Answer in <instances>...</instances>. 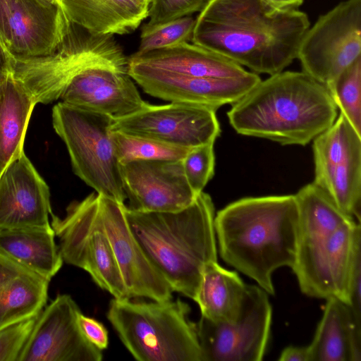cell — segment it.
<instances>
[{
	"label": "cell",
	"instance_id": "cell-8",
	"mask_svg": "<svg viewBox=\"0 0 361 361\" xmlns=\"http://www.w3.org/2000/svg\"><path fill=\"white\" fill-rule=\"evenodd\" d=\"M63 262L87 271L114 298L130 299L98 212V194L71 202L63 218L51 214Z\"/></svg>",
	"mask_w": 361,
	"mask_h": 361
},
{
	"label": "cell",
	"instance_id": "cell-18",
	"mask_svg": "<svg viewBox=\"0 0 361 361\" xmlns=\"http://www.w3.org/2000/svg\"><path fill=\"white\" fill-rule=\"evenodd\" d=\"M125 204L98 194V212L130 298L167 300L173 292L145 256L132 233Z\"/></svg>",
	"mask_w": 361,
	"mask_h": 361
},
{
	"label": "cell",
	"instance_id": "cell-19",
	"mask_svg": "<svg viewBox=\"0 0 361 361\" xmlns=\"http://www.w3.org/2000/svg\"><path fill=\"white\" fill-rule=\"evenodd\" d=\"M49 188L23 152L0 175V228L51 229Z\"/></svg>",
	"mask_w": 361,
	"mask_h": 361
},
{
	"label": "cell",
	"instance_id": "cell-35",
	"mask_svg": "<svg viewBox=\"0 0 361 361\" xmlns=\"http://www.w3.org/2000/svg\"><path fill=\"white\" fill-rule=\"evenodd\" d=\"M78 324L84 336L94 346L101 350L108 347V331L101 322L81 312L78 316Z\"/></svg>",
	"mask_w": 361,
	"mask_h": 361
},
{
	"label": "cell",
	"instance_id": "cell-36",
	"mask_svg": "<svg viewBox=\"0 0 361 361\" xmlns=\"http://www.w3.org/2000/svg\"><path fill=\"white\" fill-rule=\"evenodd\" d=\"M361 257L355 264L350 292L348 306L357 326L361 329Z\"/></svg>",
	"mask_w": 361,
	"mask_h": 361
},
{
	"label": "cell",
	"instance_id": "cell-1",
	"mask_svg": "<svg viewBox=\"0 0 361 361\" xmlns=\"http://www.w3.org/2000/svg\"><path fill=\"white\" fill-rule=\"evenodd\" d=\"M310 26L305 12L279 10L264 0H206L191 42L251 72L271 75L297 59Z\"/></svg>",
	"mask_w": 361,
	"mask_h": 361
},
{
	"label": "cell",
	"instance_id": "cell-33",
	"mask_svg": "<svg viewBox=\"0 0 361 361\" xmlns=\"http://www.w3.org/2000/svg\"><path fill=\"white\" fill-rule=\"evenodd\" d=\"M206 0H152L149 11V21L152 26L169 22L193 13L200 11Z\"/></svg>",
	"mask_w": 361,
	"mask_h": 361
},
{
	"label": "cell",
	"instance_id": "cell-28",
	"mask_svg": "<svg viewBox=\"0 0 361 361\" xmlns=\"http://www.w3.org/2000/svg\"><path fill=\"white\" fill-rule=\"evenodd\" d=\"M36 104L30 92L12 75L0 85V175L24 152L25 133Z\"/></svg>",
	"mask_w": 361,
	"mask_h": 361
},
{
	"label": "cell",
	"instance_id": "cell-40",
	"mask_svg": "<svg viewBox=\"0 0 361 361\" xmlns=\"http://www.w3.org/2000/svg\"><path fill=\"white\" fill-rule=\"evenodd\" d=\"M44 1L51 2L52 4H57V5L60 6L61 8L63 6V0H44Z\"/></svg>",
	"mask_w": 361,
	"mask_h": 361
},
{
	"label": "cell",
	"instance_id": "cell-26",
	"mask_svg": "<svg viewBox=\"0 0 361 361\" xmlns=\"http://www.w3.org/2000/svg\"><path fill=\"white\" fill-rule=\"evenodd\" d=\"M295 196L298 208L297 250L319 245L343 225L357 221L313 182L300 188Z\"/></svg>",
	"mask_w": 361,
	"mask_h": 361
},
{
	"label": "cell",
	"instance_id": "cell-2",
	"mask_svg": "<svg viewBox=\"0 0 361 361\" xmlns=\"http://www.w3.org/2000/svg\"><path fill=\"white\" fill-rule=\"evenodd\" d=\"M298 228L295 195L242 198L214 217L222 259L271 295L275 293L273 273L295 262Z\"/></svg>",
	"mask_w": 361,
	"mask_h": 361
},
{
	"label": "cell",
	"instance_id": "cell-27",
	"mask_svg": "<svg viewBox=\"0 0 361 361\" xmlns=\"http://www.w3.org/2000/svg\"><path fill=\"white\" fill-rule=\"evenodd\" d=\"M247 286L236 272L213 262L204 270L194 301L201 316L216 322H232L240 312Z\"/></svg>",
	"mask_w": 361,
	"mask_h": 361
},
{
	"label": "cell",
	"instance_id": "cell-21",
	"mask_svg": "<svg viewBox=\"0 0 361 361\" xmlns=\"http://www.w3.org/2000/svg\"><path fill=\"white\" fill-rule=\"evenodd\" d=\"M49 281L0 252V330L37 317Z\"/></svg>",
	"mask_w": 361,
	"mask_h": 361
},
{
	"label": "cell",
	"instance_id": "cell-4",
	"mask_svg": "<svg viewBox=\"0 0 361 361\" xmlns=\"http://www.w3.org/2000/svg\"><path fill=\"white\" fill-rule=\"evenodd\" d=\"M129 228L145 256L173 291L195 298L204 270L217 262L215 210L200 192L188 207L172 212H144L125 205Z\"/></svg>",
	"mask_w": 361,
	"mask_h": 361
},
{
	"label": "cell",
	"instance_id": "cell-15",
	"mask_svg": "<svg viewBox=\"0 0 361 361\" xmlns=\"http://www.w3.org/2000/svg\"><path fill=\"white\" fill-rule=\"evenodd\" d=\"M77 303L59 294L38 315L18 361H101L102 350L82 334Z\"/></svg>",
	"mask_w": 361,
	"mask_h": 361
},
{
	"label": "cell",
	"instance_id": "cell-9",
	"mask_svg": "<svg viewBox=\"0 0 361 361\" xmlns=\"http://www.w3.org/2000/svg\"><path fill=\"white\" fill-rule=\"evenodd\" d=\"M361 57V0H343L319 16L300 42L302 71L326 87Z\"/></svg>",
	"mask_w": 361,
	"mask_h": 361
},
{
	"label": "cell",
	"instance_id": "cell-29",
	"mask_svg": "<svg viewBox=\"0 0 361 361\" xmlns=\"http://www.w3.org/2000/svg\"><path fill=\"white\" fill-rule=\"evenodd\" d=\"M326 87L340 113L361 134V57Z\"/></svg>",
	"mask_w": 361,
	"mask_h": 361
},
{
	"label": "cell",
	"instance_id": "cell-5",
	"mask_svg": "<svg viewBox=\"0 0 361 361\" xmlns=\"http://www.w3.org/2000/svg\"><path fill=\"white\" fill-rule=\"evenodd\" d=\"M190 306L172 298L132 301L113 298L106 317L139 361H202Z\"/></svg>",
	"mask_w": 361,
	"mask_h": 361
},
{
	"label": "cell",
	"instance_id": "cell-10",
	"mask_svg": "<svg viewBox=\"0 0 361 361\" xmlns=\"http://www.w3.org/2000/svg\"><path fill=\"white\" fill-rule=\"evenodd\" d=\"M271 305L262 288L247 285L240 312L232 322L201 316L195 323L202 361H259L268 343Z\"/></svg>",
	"mask_w": 361,
	"mask_h": 361
},
{
	"label": "cell",
	"instance_id": "cell-3",
	"mask_svg": "<svg viewBox=\"0 0 361 361\" xmlns=\"http://www.w3.org/2000/svg\"><path fill=\"white\" fill-rule=\"evenodd\" d=\"M337 115L324 85L303 71H290L261 80L227 112L240 135L302 146L329 128Z\"/></svg>",
	"mask_w": 361,
	"mask_h": 361
},
{
	"label": "cell",
	"instance_id": "cell-39",
	"mask_svg": "<svg viewBox=\"0 0 361 361\" xmlns=\"http://www.w3.org/2000/svg\"><path fill=\"white\" fill-rule=\"evenodd\" d=\"M271 6L279 10L298 9L305 0H264Z\"/></svg>",
	"mask_w": 361,
	"mask_h": 361
},
{
	"label": "cell",
	"instance_id": "cell-6",
	"mask_svg": "<svg viewBox=\"0 0 361 361\" xmlns=\"http://www.w3.org/2000/svg\"><path fill=\"white\" fill-rule=\"evenodd\" d=\"M12 76L27 90L36 104L60 99L70 81L93 67L128 71V58L113 35L96 36L73 24L51 54L14 57Z\"/></svg>",
	"mask_w": 361,
	"mask_h": 361
},
{
	"label": "cell",
	"instance_id": "cell-14",
	"mask_svg": "<svg viewBox=\"0 0 361 361\" xmlns=\"http://www.w3.org/2000/svg\"><path fill=\"white\" fill-rule=\"evenodd\" d=\"M71 25L57 4L44 0H0V40L14 57L51 54Z\"/></svg>",
	"mask_w": 361,
	"mask_h": 361
},
{
	"label": "cell",
	"instance_id": "cell-23",
	"mask_svg": "<svg viewBox=\"0 0 361 361\" xmlns=\"http://www.w3.org/2000/svg\"><path fill=\"white\" fill-rule=\"evenodd\" d=\"M149 0H63L73 24L96 36L126 35L148 16Z\"/></svg>",
	"mask_w": 361,
	"mask_h": 361
},
{
	"label": "cell",
	"instance_id": "cell-13",
	"mask_svg": "<svg viewBox=\"0 0 361 361\" xmlns=\"http://www.w3.org/2000/svg\"><path fill=\"white\" fill-rule=\"evenodd\" d=\"M111 130L192 149L214 142L221 128L214 109L185 103H147L140 110L114 118Z\"/></svg>",
	"mask_w": 361,
	"mask_h": 361
},
{
	"label": "cell",
	"instance_id": "cell-34",
	"mask_svg": "<svg viewBox=\"0 0 361 361\" xmlns=\"http://www.w3.org/2000/svg\"><path fill=\"white\" fill-rule=\"evenodd\" d=\"M37 317L0 330V361H18Z\"/></svg>",
	"mask_w": 361,
	"mask_h": 361
},
{
	"label": "cell",
	"instance_id": "cell-38",
	"mask_svg": "<svg viewBox=\"0 0 361 361\" xmlns=\"http://www.w3.org/2000/svg\"><path fill=\"white\" fill-rule=\"evenodd\" d=\"M280 361H312L311 354L307 346H288L281 353Z\"/></svg>",
	"mask_w": 361,
	"mask_h": 361
},
{
	"label": "cell",
	"instance_id": "cell-17",
	"mask_svg": "<svg viewBox=\"0 0 361 361\" xmlns=\"http://www.w3.org/2000/svg\"><path fill=\"white\" fill-rule=\"evenodd\" d=\"M121 165L128 207L133 210L177 212L198 195L186 180L182 160L137 159Z\"/></svg>",
	"mask_w": 361,
	"mask_h": 361
},
{
	"label": "cell",
	"instance_id": "cell-31",
	"mask_svg": "<svg viewBox=\"0 0 361 361\" xmlns=\"http://www.w3.org/2000/svg\"><path fill=\"white\" fill-rule=\"evenodd\" d=\"M195 19L189 16L142 27L140 42L135 54L173 47L191 41Z\"/></svg>",
	"mask_w": 361,
	"mask_h": 361
},
{
	"label": "cell",
	"instance_id": "cell-25",
	"mask_svg": "<svg viewBox=\"0 0 361 361\" xmlns=\"http://www.w3.org/2000/svg\"><path fill=\"white\" fill-rule=\"evenodd\" d=\"M54 238L53 228H0V252L50 281L63 263Z\"/></svg>",
	"mask_w": 361,
	"mask_h": 361
},
{
	"label": "cell",
	"instance_id": "cell-32",
	"mask_svg": "<svg viewBox=\"0 0 361 361\" xmlns=\"http://www.w3.org/2000/svg\"><path fill=\"white\" fill-rule=\"evenodd\" d=\"M214 142L190 149L182 159L185 176L195 194L199 195L214 174Z\"/></svg>",
	"mask_w": 361,
	"mask_h": 361
},
{
	"label": "cell",
	"instance_id": "cell-22",
	"mask_svg": "<svg viewBox=\"0 0 361 361\" xmlns=\"http://www.w3.org/2000/svg\"><path fill=\"white\" fill-rule=\"evenodd\" d=\"M128 63L195 77L235 78L249 71L206 48L189 42L142 54H133Z\"/></svg>",
	"mask_w": 361,
	"mask_h": 361
},
{
	"label": "cell",
	"instance_id": "cell-20",
	"mask_svg": "<svg viewBox=\"0 0 361 361\" xmlns=\"http://www.w3.org/2000/svg\"><path fill=\"white\" fill-rule=\"evenodd\" d=\"M60 99L73 106L118 118L147 105L128 71L93 67L77 74Z\"/></svg>",
	"mask_w": 361,
	"mask_h": 361
},
{
	"label": "cell",
	"instance_id": "cell-37",
	"mask_svg": "<svg viewBox=\"0 0 361 361\" xmlns=\"http://www.w3.org/2000/svg\"><path fill=\"white\" fill-rule=\"evenodd\" d=\"M14 56L0 40V85L13 74Z\"/></svg>",
	"mask_w": 361,
	"mask_h": 361
},
{
	"label": "cell",
	"instance_id": "cell-16",
	"mask_svg": "<svg viewBox=\"0 0 361 361\" xmlns=\"http://www.w3.org/2000/svg\"><path fill=\"white\" fill-rule=\"evenodd\" d=\"M128 73L152 97L215 111L225 104L235 103L262 80L251 71L235 78L195 77L128 63Z\"/></svg>",
	"mask_w": 361,
	"mask_h": 361
},
{
	"label": "cell",
	"instance_id": "cell-11",
	"mask_svg": "<svg viewBox=\"0 0 361 361\" xmlns=\"http://www.w3.org/2000/svg\"><path fill=\"white\" fill-rule=\"evenodd\" d=\"M312 151L313 183L360 222L361 134L340 113L334 123L313 140Z\"/></svg>",
	"mask_w": 361,
	"mask_h": 361
},
{
	"label": "cell",
	"instance_id": "cell-7",
	"mask_svg": "<svg viewBox=\"0 0 361 361\" xmlns=\"http://www.w3.org/2000/svg\"><path fill=\"white\" fill-rule=\"evenodd\" d=\"M114 118L66 104L52 109V124L65 143L73 170L97 194L119 204L126 200L121 165L111 137Z\"/></svg>",
	"mask_w": 361,
	"mask_h": 361
},
{
	"label": "cell",
	"instance_id": "cell-24",
	"mask_svg": "<svg viewBox=\"0 0 361 361\" xmlns=\"http://www.w3.org/2000/svg\"><path fill=\"white\" fill-rule=\"evenodd\" d=\"M322 318L308 345L312 361H360L361 329L348 304L326 300Z\"/></svg>",
	"mask_w": 361,
	"mask_h": 361
},
{
	"label": "cell",
	"instance_id": "cell-12",
	"mask_svg": "<svg viewBox=\"0 0 361 361\" xmlns=\"http://www.w3.org/2000/svg\"><path fill=\"white\" fill-rule=\"evenodd\" d=\"M360 257V223L354 221L339 228L322 245L297 258L291 269L305 295L336 298L348 305L355 266Z\"/></svg>",
	"mask_w": 361,
	"mask_h": 361
},
{
	"label": "cell",
	"instance_id": "cell-30",
	"mask_svg": "<svg viewBox=\"0 0 361 361\" xmlns=\"http://www.w3.org/2000/svg\"><path fill=\"white\" fill-rule=\"evenodd\" d=\"M111 137L121 164L137 159L182 160L190 149L118 131L112 130Z\"/></svg>",
	"mask_w": 361,
	"mask_h": 361
},
{
	"label": "cell",
	"instance_id": "cell-41",
	"mask_svg": "<svg viewBox=\"0 0 361 361\" xmlns=\"http://www.w3.org/2000/svg\"><path fill=\"white\" fill-rule=\"evenodd\" d=\"M150 1H152V0H149ZM151 3V2H150Z\"/></svg>",
	"mask_w": 361,
	"mask_h": 361
}]
</instances>
